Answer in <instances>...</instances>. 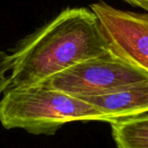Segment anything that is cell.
Segmentation results:
<instances>
[{
  "instance_id": "obj_1",
  "label": "cell",
  "mask_w": 148,
  "mask_h": 148,
  "mask_svg": "<svg viewBox=\"0 0 148 148\" xmlns=\"http://www.w3.org/2000/svg\"><path fill=\"white\" fill-rule=\"evenodd\" d=\"M108 52V42L92 10L66 8L17 42L10 55L9 87L40 84L76 63Z\"/></svg>"
},
{
  "instance_id": "obj_2",
  "label": "cell",
  "mask_w": 148,
  "mask_h": 148,
  "mask_svg": "<svg viewBox=\"0 0 148 148\" xmlns=\"http://www.w3.org/2000/svg\"><path fill=\"white\" fill-rule=\"evenodd\" d=\"M114 121L79 98L42 84L8 87L0 101L2 126L6 129L21 128L33 134H53L70 122Z\"/></svg>"
},
{
  "instance_id": "obj_3",
  "label": "cell",
  "mask_w": 148,
  "mask_h": 148,
  "mask_svg": "<svg viewBox=\"0 0 148 148\" xmlns=\"http://www.w3.org/2000/svg\"><path fill=\"white\" fill-rule=\"evenodd\" d=\"M146 81H148V70L134 66L109 51L76 63L40 84L74 97H83Z\"/></svg>"
},
{
  "instance_id": "obj_4",
  "label": "cell",
  "mask_w": 148,
  "mask_h": 148,
  "mask_svg": "<svg viewBox=\"0 0 148 148\" xmlns=\"http://www.w3.org/2000/svg\"><path fill=\"white\" fill-rule=\"evenodd\" d=\"M109 51L148 70V15L118 10L103 1L90 4Z\"/></svg>"
},
{
  "instance_id": "obj_5",
  "label": "cell",
  "mask_w": 148,
  "mask_h": 148,
  "mask_svg": "<svg viewBox=\"0 0 148 148\" xmlns=\"http://www.w3.org/2000/svg\"><path fill=\"white\" fill-rule=\"evenodd\" d=\"M77 98L112 120L137 115L148 112V81Z\"/></svg>"
},
{
  "instance_id": "obj_6",
  "label": "cell",
  "mask_w": 148,
  "mask_h": 148,
  "mask_svg": "<svg viewBox=\"0 0 148 148\" xmlns=\"http://www.w3.org/2000/svg\"><path fill=\"white\" fill-rule=\"evenodd\" d=\"M118 148H148V112L109 123Z\"/></svg>"
},
{
  "instance_id": "obj_7",
  "label": "cell",
  "mask_w": 148,
  "mask_h": 148,
  "mask_svg": "<svg viewBox=\"0 0 148 148\" xmlns=\"http://www.w3.org/2000/svg\"><path fill=\"white\" fill-rule=\"evenodd\" d=\"M12 57L6 52L0 50V95L10 86V77L6 75L11 69Z\"/></svg>"
},
{
  "instance_id": "obj_8",
  "label": "cell",
  "mask_w": 148,
  "mask_h": 148,
  "mask_svg": "<svg viewBox=\"0 0 148 148\" xmlns=\"http://www.w3.org/2000/svg\"><path fill=\"white\" fill-rule=\"evenodd\" d=\"M130 4L137 7H140L145 10H148V0H125Z\"/></svg>"
}]
</instances>
